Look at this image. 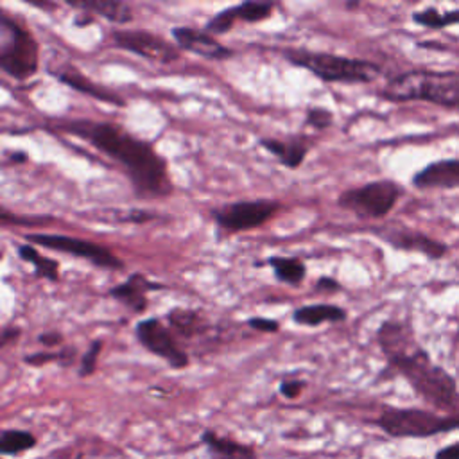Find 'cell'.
Wrapping results in <instances>:
<instances>
[{
	"label": "cell",
	"instance_id": "28",
	"mask_svg": "<svg viewBox=\"0 0 459 459\" xmlns=\"http://www.w3.org/2000/svg\"><path fill=\"white\" fill-rule=\"evenodd\" d=\"M74 357H75V348H63L59 351H38V353L25 355L23 362L29 366H43L48 362H61L68 366L74 362Z\"/></svg>",
	"mask_w": 459,
	"mask_h": 459
},
{
	"label": "cell",
	"instance_id": "32",
	"mask_svg": "<svg viewBox=\"0 0 459 459\" xmlns=\"http://www.w3.org/2000/svg\"><path fill=\"white\" fill-rule=\"evenodd\" d=\"M303 387H305V382H303V380H281L278 391H280V394H281L283 398L294 400V398H298V396L301 394Z\"/></svg>",
	"mask_w": 459,
	"mask_h": 459
},
{
	"label": "cell",
	"instance_id": "10",
	"mask_svg": "<svg viewBox=\"0 0 459 459\" xmlns=\"http://www.w3.org/2000/svg\"><path fill=\"white\" fill-rule=\"evenodd\" d=\"M134 335L145 350L163 359L172 369H183L188 366L186 351L178 344L172 332L160 319L149 317L138 321Z\"/></svg>",
	"mask_w": 459,
	"mask_h": 459
},
{
	"label": "cell",
	"instance_id": "13",
	"mask_svg": "<svg viewBox=\"0 0 459 459\" xmlns=\"http://www.w3.org/2000/svg\"><path fill=\"white\" fill-rule=\"evenodd\" d=\"M172 38L178 43L179 48L197 54L204 59H212V61H224L230 59L233 56V50H230L228 47H224L222 43H219L212 34H208L206 30H197L194 27H174L172 30Z\"/></svg>",
	"mask_w": 459,
	"mask_h": 459
},
{
	"label": "cell",
	"instance_id": "8",
	"mask_svg": "<svg viewBox=\"0 0 459 459\" xmlns=\"http://www.w3.org/2000/svg\"><path fill=\"white\" fill-rule=\"evenodd\" d=\"M25 240L30 244H39L47 249L74 255L91 262L102 269H122V260L113 255L106 246H100L91 240L68 237V235H54V233H27Z\"/></svg>",
	"mask_w": 459,
	"mask_h": 459
},
{
	"label": "cell",
	"instance_id": "11",
	"mask_svg": "<svg viewBox=\"0 0 459 459\" xmlns=\"http://www.w3.org/2000/svg\"><path fill=\"white\" fill-rule=\"evenodd\" d=\"M113 41L118 48L154 63H172L179 57V50L172 43L147 30H113Z\"/></svg>",
	"mask_w": 459,
	"mask_h": 459
},
{
	"label": "cell",
	"instance_id": "25",
	"mask_svg": "<svg viewBox=\"0 0 459 459\" xmlns=\"http://www.w3.org/2000/svg\"><path fill=\"white\" fill-rule=\"evenodd\" d=\"M412 22L421 27H427V29H445L448 25L459 23V9L441 13L436 7H427L421 11H414Z\"/></svg>",
	"mask_w": 459,
	"mask_h": 459
},
{
	"label": "cell",
	"instance_id": "2",
	"mask_svg": "<svg viewBox=\"0 0 459 459\" xmlns=\"http://www.w3.org/2000/svg\"><path fill=\"white\" fill-rule=\"evenodd\" d=\"M377 339L389 366L411 384L423 402L437 412L459 414V385L455 378L430 359L407 325L384 321Z\"/></svg>",
	"mask_w": 459,
	"mask_h": 459
},
{
	"label": "cell",
	"instance_id": "29",
	"mask_svg": "<svg viewBox=\"0 0 459 459\" xmlns=\"http://www.w3.org/2000/svg\"><path fill=\"white\" fill-rule=\"evenodd\" d=\"M100 219L118 222V224H143L156 219V213L147 210H113L109 217H100Z\"/></svg>",
	"mask_w": 459,
	"mask_h": 459
},
{
	"label": "cell",
	"instance_id": "6",
	"mask_svg": "<svg viewBox=\"0 0 459 459\" xmlns=\"http://www.w3.org/2000/svg\"><path fill=\"white\" fill-rule=\"evenodd\" d=\"M39 66L38 43L30 30L9 14H0V68L13 79H29Z\"/></svg>",
	"mask_w": 459,
	"mask_h": 459
},
{
	"label": "cell",
	"instance_id": "17",
	"mask_svg": "<svg viewBox=\"0 0 459 459\" xmlns=\"http://www.w3.org/2000/svg\"><path fill=\"white\" fill-rule=\"evenodd\" d=\"M52 75H56L61 82L68 84L70 88L81 91V93H86L97 100H102V102H109V104H117V106H124V100L122 97H118L115 91L93 82L90 77L82 75L74 65H63L59 66L57 70H52L50 72Z\"/></svg>",
	"mask_w": 459,
	"mask_h": 459
},
{
	"label": "cell",
	"instance_id": "27",
	"mask_svg": "<svg viewBox=\"0 0 459 459\" xmlns=\"http://www.w3.org/2000/svg\"><path fill=\"white\" fill-rule=\"evenodd\" d=\"M237 7V16L242 22L247 23H255V22H262L267 20L273 14V4L271 2H242Z\"/></svg>",
	"mask_w": 459,
	"mask_h": 459
},
{
	"label": "cell",
	"instance_id": "20",
	"mask_svg": "<svg viewBox=\"0 0 459 459\" xmlns=\"http://www.w3.org/2000/svg\"><path fill=\"white\" fill-rule=\"evenodd\" d=\"M292 319L298 325L305 326H317L321 323H337L346 319V310H342L337 305H328V303H319V305H305L299 307L292 312Z\"/></svg>",
	"mask_w": 459,
	"mask_h": 459
},
{
	"label": "cell",
	"instance_id": "18",
	"mask_svg": "<svg viewBox=\"0 0 459 459\" xmlns=\"http://www.w3.org/2000/svg\"><path fill=\"white\" fill-rule=\"evenodd\" d=\"M260 147H264L267 152L274 154L281 165L287 169H298L310 145L305 138H290V140H276V138H260Z\"/></svg>",
	"mask_w": 459,
	"mask_h": 459
},
{
	"label": "cell",
	"instance_id": "16",
	"mask_svg": "<svg viewBox=\"0 0 459 459\" xmlns=\"http://www.w3.org/2000/svg\"><path fill=\"white\" fill-rule=\"evenodd\" d=\"M199 441L204 446L208 459H258V454L251 445L222 436L213 429H204Z\"/></svg>",
	"mask_w": 459,
	"mask_h": 459
},
{
	"label": "cell",
	"instance_id": "24",
	"mask_svg": "<svg viewBox=\"0 0 459 459\" xmlns=\"http://www.w3.org/2000/svg\"><path fill=\"white\" fill-rule=\"evenodd\" d=\"M18 255L23 262H29L34 265L36 276H41L50 281H56L59 278V264L52 258L41 256L32 244H22L18 247Z\"/></svg>",
	"mask_w": 459,
	"mask_h": 459
},
{
	"label": "cell",
	"instance_id": "7",
	"mask_svg": "<svg viewBox=\"0 0 459 459\" xmlns=\"http://www.w3.org/2000/svg\"><path fill=\"white\" fill-rule=\"evenodd\" d=\"M400 195L402 186L398 183L391 179H378L344 190L339 195L337 204L357 217L382 219L396 206Z\"/></svg>",
	"mask_w": 459,
	"mask_h": 459
},
{
	"label": "cell",
	"instance_id": "9",
	"mask_svg": "<svg viewBox=\"0 0 459 459\" xmlns=\"http://www.w3.org/2000/svg\"><path fill=\"white\" fill-rule=\"evenodd\" d=\"M280 210V203L273 199H253V201H237L224 206H219L212 212L213 221L219 228L237 233L247 231L265 224Z\"/></svg>",
	"mask_w": 459,
	"mask_h": 459
},
{
	"label": "cell",
	"instance_id": "36",
	"mask_svg": "<svg viewBox=\"0 0 459 459\" xmlns=\"http://www.w3.org/2000/svg\"><path fill=\"white\" fill-rule=\"evenodd\" d=\"M316 289L317 290H328V292H337V290H341V285L333 280V278H326V276H323V278H319L317 280V283H316Z\"/></svg>",
	"mask_w": 459,
	"mask_h": 459
},
{
	"label": "cell",
	"instance_id": "22",
	"mask_svg": "<svg viewBox=\"0 0 459 459\" xmlns=\"http://www.w3.org/2000/svg\"><path fill=\"white\" fill-rule=\"evenodd\" d=\"M38 445V437L25 429H4L0 434V454L4 457H16Z\"/></svg>",
	"mask_w": 459,
	"mask_h": 459
},
{
	"label": "cell",
	"instance_id": "5",
	"mask_svg": "<svg viewBox=\"0 0 459 459\" xmlns=\"http://www.w3.org/2000/svg\"><path fill=\"white\" fill-rule=\"evenodd\" d=\"M373 423L391 437H432L459 430V414L418 407H384Z\"/></svg>",
	"mask_w": 459,
	"mask_h": 459
},
{
	"label": "cell",
	"instance_id": "33",
	"mask_svg": "<svg viewBox=\"0 0 459 459\" xmlns=\"http://www.w3.org/2000/svg\"><path fill=\"white\" fill-rule=\"evenodd\" d=\"M247 326L256 332H264V333H273V332L280 330L278 321L265 319V317H251V319H247Z\"/></svg>",
	"mask_w": 459,
	"mask_h": 459
},
{
	"label": "cell",
	"instance_id": "26",
	"mask_svg": "<svg viewBox=\"0 0 459 459\" xmlns=\"http://www.w3.org/2000/svg\"><path fill=\"white\" fill-rule=\"evenodd\" d=\"M238 22V16H237V7L231 5V7H226L222 11H219L217 14H213L206 25H204V30L212 36H221V34H226L233 29V25Z\"/></svg>",
	"mask_w": 459,
	"mask_h": 459
},
{
	"label": "cell",
	"instance_id": "19",
	"mask_svg": "<svg viewBox=\"0 0 459 459\" xmlns=\"http://www.w3.org/2000/svg\"><path fill=\"white\" fill-rule=\"evenodd\" d=\"M68 5L81 9L82 13H91L106 18L111 23L124 25L133 20V11L126 2L118 0H70Z\"/></svg>",
	"mask_w": 459,
	"mask_h": 459
},
{
	"label": "cell",
	"instance_id": "37",
	"mask_svg": "<svg viewBox=\"0 0 459 459\" xmlns=\"http://www.w3.org/2000/svg\"><path fill=\"white\" fill-rule=\"evenodd\" d=\"M20 335V328H5L2 332V346L9 344V339H16Z\"/></svg>",
	"mask_w": 459,
	"mask_h": 459
},
{
	"label": "cell",
	"instance_id": "3",
	"mask_svg": "<svg viewBox=\"0 0 459 459\" xmlns=\"http://www.w3.org/2000/svg\"><path fill=\"white\" fill-rule=\"evenodd\" d=\"M380 95L393 102L423 100L446 108H459V72L411 70L393 77Z\"/></svg>",
	"mask_w": 459,
	"mask_h": 459
},
{
	"label": "cell",
	"instance_id": "23",
	"mask_svg": "<svg viewBox=\"0 0 459 459\" xmlns=\"http://www.w3.org/2000/svg\"><path fill=\"white\" fill-rule=\"evenodd\" d=\"M267 264L273 267L276 280L289 283V285H299L305 280V264L296 256H271Z\"/></svg>",
	"mask_w": 459,
	"mask_h": 459
},
{
	"label": "cell",
	"instance_id": "31",
	"mask_svg": "<svg viewBox=\"0 0 459 459\" xmlns=\"http://www.w3.org/2000/svg\"><path fill=\"white\" fill-rule=\"evenodd\" d=\"M332 122H333V115L325 108H310L307 111V124H310L316 129H326L332 126Z\"/></svg>",
	"mask_w": 459,
	"mask_h": 459
},
{
	"label": "cell",
	"instance_id": "30",
	"mask_svg": "<svg viewBox=\"0 0 459 459\" xmlns=\"http://www.w3.org/2000/svg\"><path fill=\"white\" fill-rule=\"evenodd\" d=\"M102 350V341H93L90 344V348L86 350V353L81 359V366H79V377H90L93 375V371L97 369V357Z\"/></svg>",
	"mask_w": 459,
	"mask_h": 459
},
{
	"label": "cell",
	"instance_id": "12",
	"mask_svg": "<svg viewBox=\"0 0 459 459\" xmlns=\"http://www.w3.org/2000/svg\"><path fill=\"white\" fill-rule=\"evenodd\" d=\"M371 233L380 237L384 242L396 249L403 251H416L425 255L430 260L443 258L448 251L446 244L411 228L403 226H382V228H371Z\"/></svg>",
	"mask_w": 459,
	"mask_h": 459
},
{
	"label": "cell",
	"instance_id": "14",
	"mask_svg": "<svg viewBox=\"0 0 459 459\" xmlns=\"http://www.w3.org/2000/svg\"><path fill=\"white\" fill-rule=\"evenodd\" d=\"M412 185L420 190L459 188V158H445L429 163L412 176Z\"/></svg>",
	"mask_w": 459,
	"mask_h": 459
},
{
	"label": "cell",
	"instance_id": "34",
	"mask_svg": "<svg viewBox=\"0 0 459 459\" xmlns=\"http://www.w3.org/2000/svg\"><path fill=\"white\" fill-rule=\"evenodd\" d=\"M434 459H459V441L448 443L445 446H441L436 454Z\"/></svg>",
	"mask_w": 459,
	"mask_h": 459
},
{
	"label": "cell",
	"instance_id": "15",
	"mask_svg": "<svg viewBox=\"0 0 459 459\" xmlns=\"http://www.w3.org/2000/svg\"><path fill=\"white\" fill-rule=\"evenodd\" d=\"M165 289V285L149 280L142 273L129 274L122 283L109 289V296L129 307L133 312H143L147 308V294Z\"/></svg>",
	"mask_w": 459,
	"mask_h": 459
},
{
	"label": "cell",
	"instance_id": "1",
	"mask_svg": "<svg viewBox=\"0 0 459 459\" xmlns=\"http://www.w3.org/2000/svg\"><path fill=\"white\" fill-rule=\"evenodd\" d=\"M56 129L88 142L111 158L129 178L140 197H167L172 183L165 160L147 142L136 138L122 126L99 120H65Z\"/></svg>",
	"mask_w": 459,
	"mask_h": 459
},
{
	"label": "cell",
	"instance_id": "21",
	"mask_svg": "<svg viewBox=\"0 0 459 459\" xmlns=\"http://www.w3.org/2000/svg\"><path fill=\"white\" fill-rule=\"evenodd\" d=\"M165 317L169 325L183 337L201 335L208 328L206 317L201 312H195L190 308H172L167 312Z\"/></svg>",
	"mask_w": 459,
	"mask_h": 459
},
{
	"label": "cell",
	"instance_id": "4",
	"mask_svg": "<svg viewBox=\"0 0 459 459\" xmlns=\"http://www.w3.org/2000/svg\"><path fill=\"white\" fill-rule=\"evenodd\" d=\"M285 59L296 66L307 68L325 82H371L380 75V66L371 61L328 52L290 48L285 50Z\"/></svg>",
	"mask_w": 459,
	"mask_h": 459
},
{
	"label": "cell",
	"instance_id": "35",
	"mask_svg": "<svg viewBox=\"0 0 459 459\" xmlns=\"http://www.w3.org/2000/svg\"><path fill=\"white\" fill-rule=\"evenodd\" d=\"M38 341L48 348H54L57 344L63 342V335L59 332H45L41 335H38Z\"/></svg>",
	"mask_w": 459,
	"mask_h": 459
}]
</instances>
